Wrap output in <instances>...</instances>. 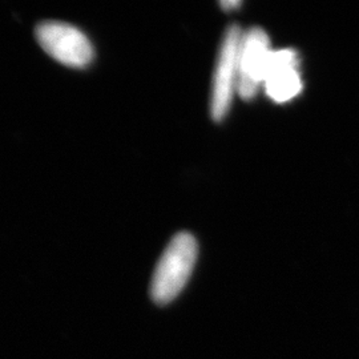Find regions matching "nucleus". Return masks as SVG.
Segmentation results:
<instances>
[{"instance_id": "2", "label": "nucleus", "mask_w": 359, "mask_h": 359, "mask_svg": "<svg viewBox=\"0 0 359 359\" xmlns=\"http://www.w3.org/2000/svg\"><path fill=\"white\" fill-rule=\"evenodd\" d=\"M243 32L240 26L231 25L225 31L219 47L210 95V115L215 121H221L226 116L238 87V55Z\"/></svg>"}, {"instance_id": "6", "label": "nucleus", "mask_w": 359, "mask_h": 359, "mask_svg": "<svg viewBox=\"0 0 359 359\" xmlns=\"http://www.w3.org/2000/svg\"><path fill=\"white\" fill-rule=\"evenodd\" d=\"M219 6L225 10V11H231L234 8H238L241 6L240 0H224L219 3Z\"/></svg>"}, {"instance_id": "4", "label": "nucleus", "mask_w": 359, "mask_h": 359, "mask_svg": "<svg viewBox=\"0 0 359 359\" xmlns=\"http://www.w3.org/2000/svg\"><path fill=\"white\" fill-rule=\"evenodd\" d=\"M271 52L269 36L262 28L252 27L243 32L238 55L237 87V92L243 100H252L261 84H264Z\"/></svg>"}, {"instance_id": "5", "label": "nucleus", "mask_w": 359, "mask_h": 359, "mask_svg": "<svg viewBox=\"0 0 359 359\" xmlns=\"http://www.w3.org/2000/svg\"><path fill=\"white\" fill-rule=\"evenodd\" d=\"M264 87L271 100L286 103L302 90L298 55L292 48L271 52Z\"/></svg>"}, {"instance_id": "3", "label": "nucleus", "mask_w": 359, "mask_h": 359, "mask_svg": "<svg viewBox=\"0 0 359 359\" xmlns=\"http://www.w3.org/2000/svg\"><path fill=\"white\" fill-rule=\"evenodd\" d=\"M41 48L62 65L84 68L93 59V47L79 28L63 22H43L36 27Z\"/></svg>"}, {"instance_id": "1", "label": "nucleus", "mask_w": 359, "mask_h": 359, "mask_svg": "<svg viewBox=\"0 0 359 359\" xmlns=\"http://www.w3.org/2000/svg\"><path fill=\"white\" fill-rule=\"evenodd\" d=\"M198 255V245L191 233H177L156 265L151 295L156 304L167 305L173 301L192 274Z\"/></svg>"}]
</instances>
